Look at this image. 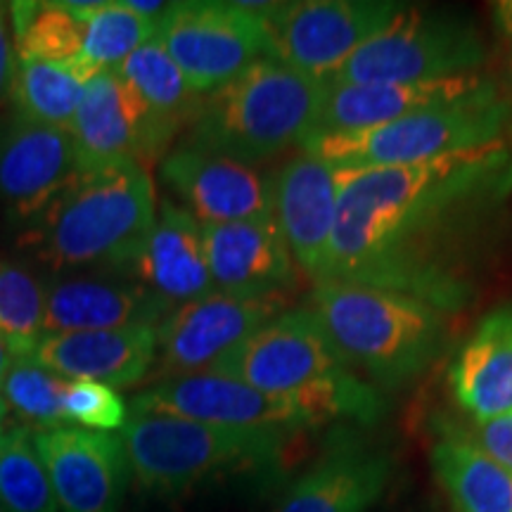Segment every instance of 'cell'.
<instances>
[{
  "instance_id": "obj_7",
  "label": "cell",
  "mask_w": 512,
  "mask_h": 512,
  "mask_svg": "<svg viewBox=\"0 0 512 512\" xmlns=\"http://www.w3.org/2000/svg\"><path fill=\"white\" fill-rule=\"evenodd\" d=\"M131 413H164L240 430H309L344 420L347 389L339 377L297 394H266L233 377L195 373L159 380L131 401Z\"/></svg>"
},
{
  "instance_id": "obj_13",
  "label": "cell",
  "mask_w": 512,
  "mask_h": 512,
  "mask_svg": "<svg viewBox=\"0 0 512 512\" xmlns=\"http://www.w3.org/2000/svg\"><path fill=\"white\" fill-rule=\"evenodd\" d=\"M34 444L62 512H121L124 508L131 463L121 437L64 425L36 432Z\"/></svg>"
},
{
  "instance_id": "obj_37",
  "label": "cell",
  "mask_w": 512,
  "mask_h": 512,
  "mask_svg": "<svg viewBox=\"0 0 512 512\" xmlns=\"http://www.w3.org/2000/svg\"><path fill=\"white\" fill-rule=\"evenodd\" d=\"M494 17L501 34L512 41V0H501V3H496Z\"/></svg>"
},
{
  "instance_id": "obj_22",
  "label": "cell",
  "mask_w": 512,
  "mask_h": 512,
  "mask_svg": "<svg viewBox=\"0 0 512 512\" xmlns=\"http://www.w3.org/2000/svg\"><path fill=\"white\" fill-rule=\"evenodd\" d=\"M136 271L145 290L171 311L216 292L202 226L171 200L162 202Z\"/></svg>"
},
{
  "instance_id": "obj_23",
  "label": "cell",
  "mask_w": 512,
  "mask_h": 512,
  "mask_svg": "<svg viewBox=\"0 0 512 512\" xmlns=\"http://www.w3.org/2000/svg\"><path fill=\"white\" fill-rule=\"evenodd\" d=\"M448 384L472 422L512 413V302L479 320L453 361Z\"/></svg>"
},
{
  "instance_id": "obj_31",
  "label": "cell",
  "mask_w": 512,
  "mask_h": 512,
  "mask_svg": "<svg viewBox=\"0 0 512 512\" xmlns=\"http://www.w3.org/2000/svg\"><path fill=\"white\" fill-rule=\"evenodd\" d=\"M155 34L157 22L140 17L124 3H105L86 24L81 53L100 72H114Z\"/></svg>"
},
{
  "instance_id": "obj_10",
  "label": "cell",
  "mask_w": 512,
  "mask_h": 512,
  "mask_svg": "<svg viewBox=\"0 0 512 512\" xmlns=\"http://www.w3.org/2000/svg\"><path fill=\"white\" fill-rule=\"evenodd\" d=\"M399 10L394 0L275 3L264 15L268 57L316 79H330Z\"/></svg>"
},
{
  "instance_id": "obj_6",
  "label": "cell",
  "mask_w": 512,
  "mask_h": 512,
  "mask_svg": "<svg viewBox=\"0 0 512 512\" xmlns=\"http://www.w3.org/2000/svg\"><path fill=\"white\" fill-rule=\"evenodd\" d=\"M512 107L486 81L475 93L408 114L392 124L347 133H311L304 155L342 169H384L444 157L508 136Z\"/></svg>"
},
{
  "instance_id": "obj_36",
  "label": "cell",
  "mask_w": 512,
  "mask_h": 512,
  "mask_svg": "<svg viewBox=\"0 0 512 512\" xmlns=\"http://www.w3.org/2000/svg\"><path fill=\"white\" fill-rule=\"evenodd\" d=\"M124 5L128 10L138 12L140 17L152 19V22H159L171 8V3H164V0H152V3H147V0H124Z\"/></svg>"
},
{
  "instance_id": "obj_30",
  "label": "cell",
  "mask_w": 512,
  "mask_h": 512,
  "mask_svg": "<svg viewBox=\"0 0 512 512\" xmlns=\"http://www.w3.org/2000/svg\"><path fill=\"white\" fill-rule=\"evenodd\" d=\"M67 380L50 373L41 363L31 356H17L12 363L8 377H5L3 396L10 411L19 418L41 430H55L64 427V392H67Z\"/></svg>"
},
{
  "instance_id": "obj_5",
  "label": "cell",
  "mask_w": 512,
  "mask_h": 512,
  "mask_svg": "<svg viewBox=\"0 0 512 512\" xmlns=\"http://www.w3.org/2000/svg\"><path fill=\"white\" fill-rule=\"evenodd\" d=\"M290 434L207 425L164 413H131L119 437L140 489L157 498H178L211 479L275 465Z\"/></svg>"
},
{
  "instance_id": "obj_42",
  "label": "cell",
  "mask_w": 512,
  "mask_h": 512,
  "mask_svg": "<svg viewBox=\"0 0 512 512\" xmlns=\"http://www.w3.org/2000/svg\"><path fill=\"white\" fill-rule=\"evenodd\" d=\"M0 437H3V432H0Z\"/></svg>"
},
{
  "instance_id": "obj_14",
  "label": "cell",
  "mask_w": 512,
  "mask_h": 512,
  "mask_svg": "<svg viewBox=\"0 0 512 512\" xmlns=\"http://www.w3.org/2000/svg\"><path fill=\"white\" fill-rule=\"evenodd\" d=\"M159 171L200 226L275 219L273 181L254 164L183 145Z\"/></svg>"
},
{
  "instance_id": "obj_21",
  "label": "cell",
  "mask_w": 512,
  "mask_h": 512,
  "mask_svg": "<svg viewBox=\"0 0 512 512\" xmlns=\"http://www.w3.org/2000/svg\"><path fill=\"white\" fill-rule=\"evenodd\" d=\"M81 174L121 162L140 164L145 107L119 72H100L91 83L72 124Z\"/></svg>"
},
{
  "instance_id": "obj_20",
  "label": "cell",
  "mask_w": 512,
  "mask_h": 512,
  "mask_svg": "<svg viewBox=\"0 0 512 512\" xmlns=\"http://www.w3.org/2000/svg\"><path fill=\"white\" fill-rule=\"evenodd\" d=\"M171 309L145 290V285L119 278H55L46 285V335L62 332L121 330L155 325ZM43 335V337H46Z\"/></svg>"
},
{
  "instance_id": "obj_38",
  "label": "cell",
  "mask_w": 512,
  "mask_h": 512,
  "mask_svg": "<svg viewBox=\"0 0 512 512\" xmlns=\"http://www.w3.org/2000/svg\"><path fill=\"white\" fill-rule=\"evenodd\" d=\"M15 358H17V351L12 349V344L8 342V339L0 335V389H3V382H5V377H8Z\"/></svg>"
},
{
  "instance_id": "obj_39",
  "label": "cell",
  "mask_w": 512,
  "mask_h": 512,
  "mask_svg": "<svg viewBox=\"0 0 512 512\" xmlns=\"http://www.w3.org/2000/svg\"><path fill=\"white\" fill-rule=\"evenodd\" d=\"M8 403H5V399L3 396H0V432H3V422H5V418H8Z\"/></svg>"
},
{
  "instance_id": "obj_12",
  "label": "cell",
  "mask_w": 512,
  "mask_h": 512,
  "mask_svg": "<svg viewBox=\"0 0 512 512\" xmlns=\"http://www.w3.org/2000/svg\"><path fill=\"white\" fill-rule=\"evenodd\" d=\"M285 311L283 294L233 297L214 292L178 306L157 328V382L207 370Z\"/></svg>"
},
{
  "instance_id": "obj_29",
  "label": "cell",
  "mask_w": 512,
  "mask_h": 512,
  "mask_svg": "<svg viewBox=\"0 0 512 512\" xmlns=\"http://www.w3.org/2000/svg\"><path fill=\"white\" fill-rule=\"evenodd\" d=\"M0 335L29 356L46 335V285L22 264L0 259Z\"/></svg>"
},
{
  "instance_id": "obj_3",
  "label": "cell",
  "mask_w": 512,
  "mask_h": 512,
  "mask_svg": "<svg viewBox=\"0 0 512 512\" xmlns=\"http://www.w3.org/2000/svg\"><path fill=\"white\" fill-rule=\"evenodd\" d=\"M155 204L143 164L86 171L48 204L34 240L55 268L136 266L155 228Z\"/></svg>"
},
{
  "instance_id": "obj_4",
  "label": "cell",
  "mask_w": 512,
  "mask_h": 512,
  "mask_svg": "<svg viewBox=\"0 0 512 512\" xmlns=\"http://www.w3.org/2000/svg\"><path fill=\"white\" fill-rule=\"evenodd\" d=\"M328 81L264 57L200 102L188 147L254 164L302 145L316 128Z\"/></svg>"
},
{
  "instance_id": "obj_27",
  "label": "cell",
  "mask_w": 512,
  "mask_h": 512,
  "mask_svg": "<svg viewBox=\"0 0 512 512\" xmlns=\"http://www.w3.org/2000/svg\"><path fill=\"white\" fill-rule=\"evenodd\" d=\"M83 93L86 83L64 62L19 60L10 86L19 119L64 131H72Z\"/></svg>"
},
{
  "instance_id": "obj_18",
  "label": "cell",
  "mask_w": 512,
  "mask_h": 512,
  "mask_svg": "<svg viewBox=\"0 0 512 512\" xmlns=\"http://www.w3.org/2000/svg\"><path fill=\"white\" fill-rule=\"evenodd\" d=\"M50 373L69 382H98L112 389L133 387L157 361L155 325L121 330L46 335L29 354Z\"/></svg>"
},
{
  "instance_id": "obj_28",
  "label": "cell",
  "mask_w": 512,
  "mask_h": 512,
  "mask_svg": "<svg viewBox=\"0 0 512 512\" xmlns=\"http://www.w3.org/2000/svg\"><path fill=\"white\" fill-rule=\"evenodd\" d=\"M0 508L5 512H57L53 484L27 430L0 437Z\"/></svg>"
},
{
  "instance_id": "obj_41",
  "label": "cell",
  "mask_w": 512,
  "mask_h": 512,
  "mask_svg": "<svg viewBox=\"0 0 512 512\" xmlns=\"http://www.w3.org/2000/svg\"><path fill=\"white\" fill-rule=\"evenodd\" d=\"M0 512H5V510H3V508H0Z\"/></svg>"
},
{
  "instance_id": "obj_16",
  "label": "cell",
  "mask_w": 512,
  "mask_h": 512,
  "mask_svg": "<svg viewBox=\"0 0 512 512\" xmlns=\"http://www.w3.org/2000/svg\"><path fill=\"white\" fill-rule=\"evenodd\" d=\"M392 477V458L356 432H335L323 456L294 482L273 512H368Z\"/></svg>"
},
{
  "instance_id": "obj_34",
  "label": "cell",
  "mask_w": 512,
  "mask_h": 512,
  "mask_svg": "<svg viewBox=\"0 0 512 512\" xmlns=\"http://www.w3.org/2000/svg\"><path fill=\"white\" fill-rule=\"evenodd\" d=\"M453 430L463 434L477 448H482L486 456L494 458L512 475V413L486 422H472L467 430L465 427H453Z\"/></svg>"
},
{
  "instance_id": "obj_32",
  "label": "cell",
  "mask_w": 512,
  "mask_h": 512,
  "mask_svg": "<svg viewBox=\"0 0 512 512\" xmlns=\"http://www.w3.org/2000/svg\"><path fill=\"white\" fill-rule=\"evenodd\" d=\"M86 24L60 8V3H38L31 24L15 38L19 60L69 62L81 55Z\"/></svg>"
},
{
  "instance_id": "obj_19",
  "label": "cell",
  "mask_w": 512,
  "mask_h": 512,
  "mask_svg": "<svg viewBox=\"0 0 512 512\" xmlns=\"http://www.w3.org/2000/svg\"><path fill=\"white\" fill-rule=\"evenodd\" d=\"M211 283L233 297L285 294L294 283V261L275 219L202 226Z\"/></svg>"
},
{
  "instance_id": "obj_2",
  "label": "cell",
  "mask_w": 512,
  "mask_h": 512,
  "mask_svg": "<svg viewBox=\"0 0 512 512\" xmlns=\"http://www.w3.org/2000/svg\"><path fill=\"white\" fill-rule=\"evenodd\" d=\"M311 309L339 358L375 389L413 382L446 344V313L408 294L325 280L313 287Z\"/></svg>"
},
{
  "instance_id": "obj_26",
  "label": "cell",
  "mask_w": 512,
  "mask_h": 512,
  "mask_svg": "<svg viewBox=\"0 0 512 512\" xmlns=\"http://www.w3.org/2000/svg\"><path fill=\"white\" fill-rule=\"evenodd\" d=\"M432 467L453 512H512V475L451 425L432 446Z\"/></svg>"
},
{
  "instance_id": "obj_8",
  "label": "cell",
  "mask_w": 512,
  "mask_h": 512,
  "mask_svg": "<svg viewBox=\"0 0 512 512\" xmlns=\"http://www.w3.org/2000/svg\"><path fill=\"white\" fill-rule=\"evenodd\" d=\"M484 57V41L472 24L444 12L401 8L325 81L342 86L432 83L475 74Z\"/></svg>"
},
{
  "instance_id": "obj_24",
  "label": "cell",
  "mask_w": 512,
  "mask_h": 512,
  "mask_svg": "<svg viewBox=\"0 0 512 512\" xmlns=\"http://www.w3.org/2000/svg\"><path fill=\"white\" fill-rule=\"evenodd\" d=\"M486 79L477 74L411 86H342L328 83L313 133H347L392 124L427 107L444 105L479 91Z\"/></svg>"
},
{
  "instance_id": "obj_1",
  "label": "cell",
  "mask_w": 512,
  "mask_h": 512,
  "mask_svg": "<svg viewBox=\"0 0 512 512\" xmlns=\"http://www.w3.org/2000/svg\"><path fill=\"white\" fill-rule=\"evenodd\" d=\"M337 169V216L318 283L375 287L441 313L477 297L512 195V140L430 162Z\"/></svg>"
},
{
  "instance_id": "obj_15",
  "label": "cell",
  "mask_w": 512,
  "mask_h": 512,
  "mask_svg": "<svg viewBox=\"0 0 512 512\" xmlns=\"http://www.w3.org/2000/svg\"><path fill=\"white\" fill-rule=\"evenodd\" d=\"M72 133L17 119L0 136V209L31 219L79 178Z\"/></svg>"
},
{
  "instance_id": "obj_11",
  "label": "cell",
  "mask_w": 512,
  "mask_h": 512,
  "mask_svg": "<svg viewBox=\"0 0 512 512\" xmlns=\"http://www.w3.org/2000/svg\"><path fill=\"white\" fill-rule=\"evenodd\" d=\"M328 332L311 306L287 309L261 325L207 373L226 375L266 394H297L344 373Z\"/></svg>"
},
{
  "instance_id": "obj_33",
  "label": "cell",
  "mask_w": 512,
  "mask_h": 512,
  "mask_svg": "<svg viewBox=\"0 0 512 512\" xmlns=\"http://www.w3.org/2000/svg\"><path fill=\"white\" fill-rule=\"evenodd\" d=\"M128 408L117 389L98 382H69L64 392V420L81 430L112 432L126 425Z\"/></svg>"
},
{
  "instance_id": "obj_17",
  "label": "cell",
  "mask_w": 512,
  "mask_h": 512,
  "mask_svg": "<svg viewBox=\"0 0 512 512\" xmlns=\"http://www.w3.org/2000/svg\"><path fill=\"white\" fill-rule=\"evenodd\" d=\"M275 223L292 261L318 283L337 216V169L311 155L292 157L271 176Z\"/></svg>"
},
{
  "instance_id": "obj_9",
  "label": "cell",
  "mask_w": 512,
  "mask_h": 512,
  "mask_svg": "<svg viewBox=\"0 0 512 512\" xmlns=\"http://www.w3.org/2000/svg\"><path fill=\"white\" fill-rule=\"evenodd\" d=\"M155 36L200 98L268 57L264 15L249 12L240 3H171L157 22Z\"/></svg>"
},
{
  "instance_id": "obj_35",
  "label": "cell",
  "mask_w": 512,
  "mask_h": 512,
  "mask_svg": "<svg viewBox=\"0 0 512 512\" xmlns=\"http://www.w3.org/2000/svg\"><path fill=\"white\" fill-rule=\"evenodd\" d=\"M10 29L12 27L8 22V10H5V5H0V100L10 93L12 76H15V67H17Z\"/></svg>"
},
{
  "instance_id": "obj_25",
  "label": "cell",
  "mask_w": 512,
  "mask_h": 512,
  "mask_svg": "<svg viewBox=\"0 0 512 512\" xmlns=\"http://www.w3.org/2000/svg\"><path fill=\"white\" fill-rule=\"evenodd\" d=\"M121 79L136 91L145 107V133L140 145V164L155 162L185 124H192L202 98L192 93L174 57L166 53L159 38H150L124 60Z\"/></svg>"
},
{
  "instance_id": "obj_40",
  "label": "cell",
  "mask_w": 512,
  "mask_h": 512,
  "mask_svg": "<svg viewBox=\"0 0 512 512\" xmlns=\"http://www.w3.org/2000/svg\"><path fill=\"white\" fill-rule=\"evenodd\" d=\"M508 74H510V86H512V53H510V60H508Z\"/></svg>"
}]
</instances>
